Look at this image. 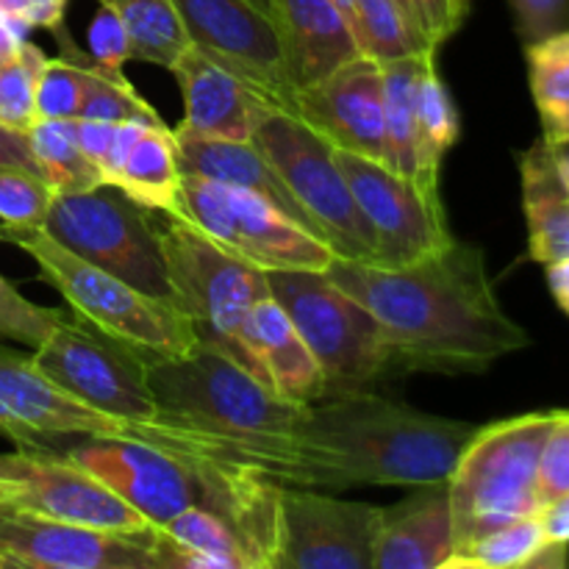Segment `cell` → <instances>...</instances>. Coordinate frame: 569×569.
<instances>
[{
    "mask_svg": "<svg viewBox=\"0 0 569 569\" xmlns=\"http://www.w3.org/2000/svg\"><path fill=\"white\" fill-rule=\"evenodd\" d=\"M70 0H0V11L17 17L31 28H59L64 22Z\"/></svg>",
    "mask_w": 569,
    "mask_h": 569,
    "instance_id": "obj_43",
    "label": "cell"
},
{
    "mask_svg": "<svg viewBox=\"0 0 569 569\" xmlns=\"http://www.w3.org/2000/svg\"><path fill=\"white\" fill-rule=\"evenodd\" d=\"M398 6H400V9H403V14H406V20H409L411 22V28H415V33H417V26H415V20H411V9H409V0H398ZM417 37H420V33H417ZM422 39V37H420ZM422 44H426V42H422ZM426 48H428V44H426ZM433 50V48H431Z\"/></svg>",
    "mask_w": 569,
    "mask_h": 569,
    "instance_id": "obj_51",
    "label": "cell"
},
{
    "mask_svg": "<svg viewBox=\"0 0 569 569\" xmlns=\"http://www.w3.org/2000/svg\"><path fill=\"white\" fill-rule=\"evenodd\" d=\"M159 528L167 537L181 542L183 548L214 559L220 569H250V559L237 533L228 528V522H222L220 517L200 509V506H189Z\"/></svg>",
    "mask_w": 569,
    "mask_h": 569,
    "instance_id": "obj_35",
    "label": "cell"
},
{
    "mask_svg": "<svg viewBox=\"0 0 569 569\" xmlns=\"http://www.w3.org/2000/svg\"><path fill=\"white\" fill-rule=\"evenodd\" d=\"M250 6H256V9L261 11V14L272 17V0H248Z\"/></svg>",
    "mask_w": 569,
    "mask_h": 569,
    "instance_id": "obj_50",
    "label": "cell"
},
{
    "mask_svg": "<svg viewBox=\"0 0 569 569\" xmlns=\"http://www.w3.org/2000/svg\"><path fill=\"white\" fill-rule=\"evenodd\" d=\"M533 103L542 139L556 150L569 148V28L526 44Z\"/></svg>",
    "mask_w": 569,
    "mask_h": 569,
    "instance_id": "obj_31",
    "label": "cell"
},
{
    "mask_svg": "<svg viewBox=\"0 0 569 569\" xmlns=\"http://www.w3.org/2000/svg\"><path fill=\"white\" fill-rule=\"evenodd\" d=\"M192 48L253 87L261 98L295 114V87L276 20L248 0H172Z\"/></svg>",
    "mask_w": 569,
    "mask_h": 569,
    "instance_id": "obj_16",
    "label": "cell"
},
{
    "mask_svg": "<svg viewBox=\"0 0 569 569\" xmlns=\"http://www.w3.org/2000/svg\"><path fill=\"white\" fill-rule=\"evenodd\" d=\"M31 359L56 387L103 415L139 426H170L150 392L148 365L76 315L61 317Z\"/></svg>",
    "mask_w": 569,
    "mask_h": 569,
    "instance_id": "obj_12",
    "label": "cell"
},
{
    "mask_svg": "<svg viewBox=\"0 0 569 569\" xmlns=\"http://www.w3.org/2000/svg\"><path fill=\"white\" fill-rule=\"evenodd\" d=\"M64 311L31 303L0 276V337L37 350L53 333Z\"/></svg>",
    "mask_w": 569,
    "mask_h": 569,
    "instance_id": "obj_38",
    "label": "cell"
},
{
    "mask_svg": "<svg viewBox=\"0 0 569 569\" xmlns=\"http://www.w3.org/2000/svg\"><path fill=\"white\" fill-rule=\"evenodd\" d=\"M453 556V511L448 481L417 487L411 498L383 509L372 569H445Z\"/></svg>",
    "mask_w": 569,
    "mask_h": 569,
    "instance_id": "obj_22",
    "label": "cell"
},
{
    "mask_svg": "<svg viewBox=\"0 0 569 569\" xmlns=\"http://www.w3.org/2000/svg\"><path fill=\"white\" fill-rule=\"evenodd\" d=\"M415 106L417 139H420V189L433 198H442L439 194V170H442L445 153L459 139L461 126L453 98H450L448 87L437 70V50L422 56L415 83Z\"/></svg>",
    "mask_w": 569,
    "mask_h": 569,
    "instance_id": "obj_28",
    "label": "cell"
},
{
    "mask_svg": "<svg viewBox=\"0 0 569 569\" xmlns=\"http://www.w3.org/2000/svg\"><path fill=\"white\" fill-rule=\"evenodd\" d=\"M478 426L383 398L333 392L300 406L276 472L283 487H426L448 481Z\"/></svg>",
    "mask_w": 569,
    "mask_h": 569,
    "instance_id": "obj_2",
    "label": "cell"
},
{
    "mask_svg": "<svg viewBox=\"0 0 569 569\" xmlns=\"http://www.w3.org/2000/svg\"><path fill=\"white\" fill-rule=\"evenodd\" d=\"M148 383L161 420L217 439L228 459L276 481L298 403L283 400L248 367L203 342L176 359L148 365Z\"/></svg>",
    "mask_w": 569,
    "mask_h": 569,
    "instance_id": "obj_3",
    "label": "cell"
},
{
    "mask_svg": "<svg viewBox=\"0 0 569 569\" xmlns=\"http://www.w3.org/2000/svg\"><path fill=\"white\" fill-rule=\"evenodd\" d=\"M42 228L70 253L176 306L153 211L114 183L56 192Z\"/></svg>",
    "mask_w": 569,
    "mask_h": 569,
    "instance_id": "obj_8",
    "label": "cell"
},
{
    "mask_svg": "<svg viewBox=\"0 0 569 569\" xmlns=\"http://www.w3.org/2000/svg\"><path fill=\"white\" fill-rule=\"evenodd\" d=\"M559 164H561V176H565V183L569 187V150H559Z\"/></svg>",
    "mask_w": 569,
    "mask_h": 569,
    "instance_id": "obj_49",
    "label": "cell"
},
{
    "mask_svg": "<svg viewBox=\"0 0 569 569\" xmlns=\"http://www.w3.org/2000/svg\"><path fill=\"white\" fill-rule=\"evenodd\" d=\"M56 189L48 178L20 167H0V222L42 226Z\"/></svg>",
    "mask_w": 569,
    "mask_h": 569,
    "instance_id": "obj_37",
    "label": "cell"
},
{
    "mask_svg": "<svg viewBox=\"0 0 569 569\" xmlns=\"http://www.w3.org/2000/svg\"><path fill=\"white\" fill-rule=\"evenodd\" d=\"M89 61L94 67H103V70L122 72L126 61H131V44H128V33L122 28V22L117 20V14L106 6H100V11L94 14L92 26H89Z\"/></svg>",
    "mask_w": 569,
    "mask_h": 569,
    "instance_id": "obj_41",
    "label": "cell"
},
{
    "mask_svg": "<svg viewBox=\"0 0 569 569\" xmlns=\"http://www.w3.org/2000/svg\"><path fill=\"white\" fill-rule=\"evenodd\" d=\"M172 214L183 217L220 248L272 270H326L333 250L261 194L181 170Z\"/></svg>",
    "mask_w": 569,
    "mask_h": 569,
    "instance_id": "obj_11",
    "label": "cell"
},
{
    "mask_svg": "<svg viewBox=\"0 0 569 569\" xmlns=\"http://www.w3.org/2000/svg\"><path fill=\"white\" fill-rule=\"evenodd\" d=\"M0 503L111 533H139L153 526L87 470L39 450L0 453Z\"/></svg>",
    "mask_w": 569,
    "mask_h": 569,
    "instance_id": "obj_15",
    "label": "cell"
},
{
    "mask_svg": "<svg viewBox=\"0 0 569 569\" xmlns=\"http://www.w3.org/2000/svg\"><path fill=\"white\" fill-rule=\"evenodd\" d=\"M472 0H409L411 20L428 48L439 50L470 14Z\"/></svg>",
    "mask_w": 569,
    "mask_h": 569,
    "instance_id": "obj_40",
    "label": "cell"
},
{
    "mask_svg": "<svg viewBox=\"0 0 569 569\" xmlns=\"http://www.w3.org/2000/svg\"><path fill=\"white\" fill-rule=\"evenodd\" d=\"M122 22L131 44V61L170 70L189 48L187 28L172 0H98Z\"/></svg>",
    "mask_w": 569,
    "mask_h": 569,
    "instance_id": "obj_30",
    "label": "cell"
},
{
    "mask_svg": "<svg viewBox=\"0 0 569 569\" xmlns=\"http://www.w3.org/2000/svg\"><path fill=\"white\" fill-rule=\"evenodd\" d=\"M120 187L128 198L142 203L144 209L172 211L181 183L176 133L170 126H148L137 142L122 153L111 170L109 181Z\"/></svg>",
    "mask_w": 569,
    "mask_h": 569,
    "instance_id": "obj_26",
    "label": "cell"
},
{
    "mask_svg": "<svg viewBox=\"0 0 569 569\" xmlns=\"http://www.w3.org/2000/svg\"><path fill=\"white\" fill-rule=\"evenodd\" d=\"M522 42H539L569 28V0H509Z\"/></svg>",
    "mask_w": 569,
    "mask_h": 569,
    "instance_id": "obj_42",
    "label": "cell"
},
{
    "mask_svg": "<svg viewBox=\"0 0 569 569\" xmlns=\"http://www.w3.org/2000/svg\"><path fill=\"white\" fill-rule=\"evenodd\" d=\"M170 72L176 76L183 98V120L176 128L187 133L250 142L259 111L272 106L242 78L200 53L198 48H189L170 67Z\"/></svg>",
    "mask_w": 569,
    "mask_h": 569,
    "instance_id": "obj_20",
    "label": "cell"
},
{
    "mask_svg": "<svg viewBox=\"0 0 569 569\" xmlns=\"http://www.w3.org/2000/svg\"><path fill=\"white\" fill-rule=\"evenodd\" d=\"M242 348L248 370L289 403L306 406L328 395L315 353L272 295L259 300L244 317Z\"/></svg>",
    "mask_w": 569,
    "mask_h": 569,
    "instance_id": "obj_21",
    "label": "cell"
},
{
    "mask_svg": "<svg viewBox=\"0 0 569 569\" xmlns=\"http://www.w3.org/2000/svg\"><path fill=\"white\" fill-rule=\"evenodd\" d=\"M26 137L56 192H78L106 183L98 164L78 148L76 120H37Z\"/></svg>",
    "mask_w": 569,
    "mask_h": 569,
    "instance_id": "obj_32",
    "label": "cell"
},
{
    "mask_svg": "<svg viewBox=\"0 0 569 569\" xmlns=\"http://www.w3.org/2000/svg\"><path fill=\"white\" fill-rule=\"evenodd\" d=\"M48 56L28 39L0 64V126L22 131L37 122V81Z\"/></svg>",
    "mask_w": 569,
    "mask_h": 569,
    "instance_id": "obj_36",
    "label": "cell"
},
{
    "mask_svg": "<svg viewBox=\"0 0 569 569\" xmlns=\"http://www.w3.org/2000/svg\"><path fill=\"white\" fill-rule=\"evenodd\" d=\"M270 295L289 315L326 376L328 395L370 389L392 370L387 339L376 317L326 270L267 272Z\"/></svg>",
    "mask_w": 569,
    "mask_h": 569,
    "instance_id": "obj_9",
    "label": "cell"
},
{
    "mask_svg": "<svg viewBox=\"0 0 569 569\" xmlns=\"http://www.w3.org/2000/svg\"><path fill=\"white\" fill-rule=\"evenodd\" d=\"M76 120H103V122H128L142 120L150 126H164L159 111L133 89L126 72H111L94 67L87 59V94H83L81 111Z\"/></svg>",
    "mask_w": 569,
    "mask_h": 569,
    "instance_id": "obj_33",
    "label": "cell"
},
{
    "mask_svg": "<svg viewBox=\"0 0 569 569\" xmlns=\"http://www.w3.org/2000/svg\"><path fill=\"white\" fill-rule=\"evenodd\" d=\"M426 53H431V50L381 61L387 167L398 176L415 181L417 187H420V139H417L415 83Z\"/></svg>",
    "mask_w": 569,
    "mask_h": 569,
    "instance_id": "obj_29",
    "label": "cell"
},
{
    "mask_svg": "<svg viewBox=\"0 0 569 569\" xmlns=\"http://www.w3.org/2000/svg\"><path fill=\"white\" fill-rule=\"evenodd\" d=\"M20 450H39L72 461L153 526H164L189 506H200L198 459L203 456L167 453L153 445L114 437L50 439Z\"/></svg>",
    "mask_w": 569,
    "mask_h": 569,
    "instance_id": "obj_13",
    "label": "cell"
},
{
    "mask_svg": "<svg viewBox=\"0 0 569 569\" xmlns=\"http://www.w3.org/2000/svg\"><path fill=\"white\" fill-rule=\"evenodd\" d=\"M545 267H548L550 292H553L559 309L569 317V256H567V259L550 261V264H545Z\"/></svg>",
    "mask_w": 569,
    "mask_h": 569,
    "instance_id": "obj_48",
    "label": "cell"
},
{
    "mask_svg": "<svg viewBox=\"0 0 569 569\" xmlns=\"http://www.w3.org/2000/svg\"><path fill=\"white\" fill-rule=\"evenodd\" d=\"M150 528L111 533L0 503V569H159Z\"/></svg>",
    "mask_w": 569,
    "mask_h": 569,
    "instance_id": "obj_18",
    "label": "cell"
},
{
    "mask_svg": "<svg viewBox=\"0 0 569 569\" xmlns=\"http://www.w3.org/2000/svg\"><path fill=\"white\" fill-rule=\"evenodd\" d=\"M272 20L295 92L365 56L353 26L333 0H272Z\"/></svg>",
    "mask_w": 569,
    "mask_h": 569,
    "instance_id": "obj_23",
    "label": "cell"
},
{
    "mask_svg": "<svg viewBox=\"0 0 569 569\" xmlns=\"http://www.w3.org/2000/svg\"><path fill=\"white\" fill-rule=\"evenodd\" d=\"M250 142L276 167L337 259L376 264V239L326 137L300 117L267 106L256 117Z\"/></svg>",
    "mask_w": 569,
    "mask_h": 569,
    "instance_id": "obj_10",
    "label": "cell"
},
{
    "mask_svg": "<svg viewBox=\"0 0 569 569\" xmlns=\"http://www.w3.org/2000/svg\"><path fill=\"white\" fill-rule=\"evenodd\" d=\"M117 122H103V120H76V139L78 148L89 156V159L98 164L100 176H103V167L109 161L111 142H114Z\"/></svg>",
    "mask_w": 569,
    "mask_h": 569,
    "instance_id": "obj_44",
    "label": "cell"
},
{
    "mask_svg": "<svg viewBox=\"0 0 569 569\" xmlns=\"http://www.w3.org/2000/svg\"><path fill=\"white\" fill-rule=\"evenodd\" d=\"M333 159L376 239V267L415 264L453 242L442 198L426 194L383 161L339 148Z\"/></svg>",
    "mask_w": 569,
    "mask_h": 569,
    "instance_id": "obj_14",
    "label": "cell"
},
{
    "mask_svg": "<svg viewBox=\"0 0 569 569\" xmlns=\"http://www.w3.org/2000/svg\"><path fill=\"white\" fill-rule=\"evenodd\" d=\"M537 517H539V526H542L545 537L553 539V542L569 545V492L565 495V498L542 506Z\"/></svg>",
    "mask_w": 569,
    "mask_h": 569,
    "instance_id": "obj_46",
    "label": "cell"
},
{
    "mask_svg": "<svg viewBox=\"0 0 569 569\" xmlns=\"http://www.w3.org/2000/svg\"><path fill=\"white\" fill-rule=\"evenodd\" d=\"M150 211L159 231L176 306L192 320L200 342L248 367L242 322L259 300L270 298L267 272L220 248L183 217L172 211Z\"/></svg>",
    "mask_w": 569,
    "mask_h": 569,
    "instance_id": "obj_6",
    "label": "cell"
},
{
    "mask_svg": "<svg viewBox=\"0 0 569 569\" xmlns=\"http://www.w3.org/2000/svg\"><path fill=\"white\" fill-rule=\"evenodd\" d=\"M550 422L553 411H533L472 433L448 476L453 556L465 553L495 528L539 515V453Z\"/></svg>",
    "mask_w": 569,
    "mask_h": 569,
    "instance_id": "obj_5",
    "label": "cell"
},
{
    "mask_svg": "<svg viewBox=\"0 0 569 569\" xmlns=\"http://www.w3.org/2000/svg\"><path fill=\"white\" fill-rule=\"evenodd\" d=\"M326 276L376 317L400 370L478 376L531 345L500 306L478 244L453 239L406 267L333 256Z\"/></svg>",
    "mask_w": 569,
    "mask_h": 569,
    "instance_id": "obj_1",
    "label": "cell"
},
{
    "mask_svg": "<svg viewBox=\"0 0 569 569\" xmlns=\"http://www.w3.org/2000/svg\"><path fill=\"white\" fill-rule=\"evenodd\" d=\"M0 437L11 439L17 448L67 437H114L153 445L167 453L231 461L217 439L198 431L181 426H139L81 403L56 387L31 356L6 345H0Z\"/></svg>",
    "mask_w": 569,
    "mask_h": 569,
    "instance_id": "obj_7",
    "label": "cell"
},
{
    "mask_svg": "<svg viewBox=\"0 0 569 569\" xmlns=\"http://www.w3.org/2000/svg\"><path fill=\"white\" fill-rule=\"evenodd\" d=\"M28 33H31V26L0 11V64L11 59L28 42Z\"/></svg>",
    "mask_w": 569,
    "mask_h": 569,
    "instance_id": "obj_47",
    "label": "cell"
},
{
    "mask_svg": "<svg viewBox=\"0 0 569 569\" xmlns=\"http://www.w3.org/2000/svg\"><path fill=\"white\" fill-rule=\"evenodd\" d=\"M356 22H359L361 50L376 61L431 50L415 33L398 0H356Z\"/></svg>",
    "mask_w": 569,
    "mask_h": 569,
    "instance_id": "obj_34",
    "label": "cell"
},
{
    "mask_svg": "<svg viewBox=\"0 0 569 569\" xmlns=\"http://www.w3.org/2000/svg\"><path fill=\"white\" fill-rule=\"evenodd\" d=\"M569 545L545 537L539 517H522L472 542L445 569H565Z\"/></svg>",
    "mask_w": 569,
    "mask_h": 569,
    "instance_id": "obj_27",
    "label": "cell"
},
{
    "mask_svg": "<svg viewBox=\"0 0 569 569\" xmlns=\"http://www.w3.org/2000/svg\"><path fill=\"white\" fill-rule=\"evenodd\" d=\"M0 242L31 256L44 283L67 300L78 320L137 353L144 365L176 359L200 342L192 320L178 306L150 298L122 278L70 253L42 226H0Z\"/></svg>",
    "mask_w": 569,
    "mask_h": 569,
    "instance_id": "obj_4",
    "label": "cell"
},
{
    "mask_svg": "<svg viewBox=\"0 0 569 569\" xmlns=\"http://www.w3.org/2000/svg\"><path fill=\"white\" fill-rule=\"evenodd\" d=\"M0 167H20V170H31L37 176H44L42 164L33 156L28 137L22 131H11V128L0 126Z\"/></svg>",
    "mask_w": 569,
    "mask_h": 569,
    "instance_id": "obj_45",
    "label": "cell"
},
{
    "mask_svg": "<svg viewBox=\"0 0 569 569\" xmlns=\"http://www.w3.org/2000/svg\"><path fill=\"white\" fill-rule=\"evenodd\" d=\"M569 492V411H553V422L539 453L537 495L539 506L565 498Z\"/></svg>",
    "mask_w": 569,
    "mask_h": 569,
    "instance_id": "obj_39",
    "label": "cell"
},
{
    "mask_svg": "<svg viewBox=\"0 0 569 569\" xmlns=\"http://www.w3.org/2000/svg\"><path fill=\"white\" fill-rule=\"evenodd\" d=\"M295 117L315 128L333 148L387 164L383 70L372 56H359L322 81L298 89Z\"/></svg>",
    "mask_w": 569,
    "mask_h": 569,
    "instance_id": "obj_19",
    "label": "cell"
},
{
    "mask_svg": "<svg viewBox=\"0 0 569 569\" xmlns=\"http://www.w3.org/2000/svg\"><path fill=\"white\" fill-rule=\"evenodd\" d=\"M381 506L281 483L276 569H372Z\"/></svg>",
    "mask_w": 569,
    "mask_h": 569,
    "instance_id": "obj_17",
    "label": "cell"
},
{
    "mask_svg": "<svg viewBox=\"0 0 569 569\" xmlns=\"http://www.w3.org/2000/svg\"><path fill=\"white\" fill-rule=\"evenodd\" d=\"M176 133V150L178 164L187 172H198V176L214 178V181L228 183V187H242L248 192L261 194L270 200L276 209L292 217L295 222L311 231L315 237L322 239L320 228L315 226L303 206L295 200L287 183L276 172V167L264 159L253 142H231V139H211L198 137V133H187L181 128H172ZM326 242V239H322Z\"/></svg>",
    "mask_w": 569,
    "mask_h": 569,
    "instance_id": "obj_24",
    "label": "cell"
},
{
    "mask_svg": "<svg viewBox=\"0 0 569 569\" xmlns=\"http://www.w3.org/2000/svg\"><path fill=\"white\" fill-rule=\"evenodd\" d=\"M522 209L528 222V250L539 264L569 256V187L559 164V150L542 137L520 153Z\"/></svg>",
    "mask_w": 569,
    "mask_h": 569,
    "instance_id": "obj_25",
    "label": "cell"
}]
</instances>
